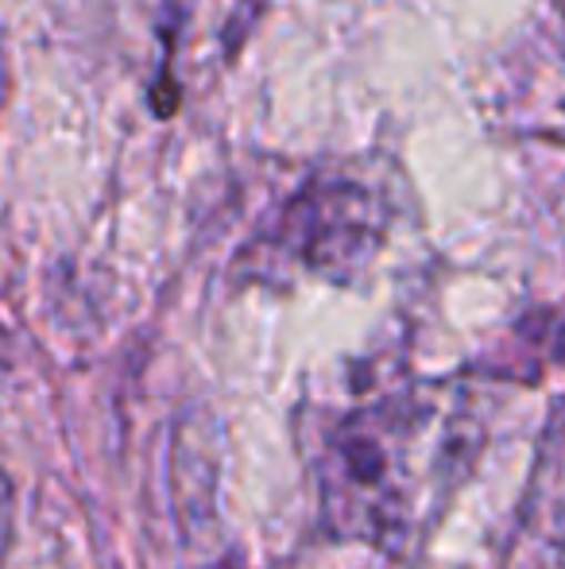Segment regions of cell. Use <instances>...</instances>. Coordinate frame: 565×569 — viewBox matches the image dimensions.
<instances>
[{"mask_svg": "<svg viewBox=\"0 0 565 569\" xmlns=\"http://www.w3.org/2000/svg\"><path fill=\"white\" fill-rule=\"evenodd\" d=\"M4 86H8V67H4V54H0V101H4Z\"/></svg>", "mask_w": 565, "mask_h": 569, "instance_id": "cell-5", "label": "cell"}, {"mask_svg": "<svg viewBox=\"0 0 565 569\" xmlns=\"http://www.w3.org/2000/svg\"><path fill=\"white\" fill-rule=\"evenodd\" d=\"M12 480L0 472V562L8 555V542H12Z\"/></svg>", "mask_w": 565, "mask_h": 569, "instance_id": "cell-4", "label": "cell"}, {"mask_svg": "<svg viewBox=\"0 0 565 569\" xmlns=\"http://www.w3.org/2000/svg\"><path fill=\"white\" fill-rule=\"evenodd\" d=\"M473 453V427L423 396H392L325 430L317 450L322 516L341 539L395 547L445 472Z\"/></svg>", "mask_w": 565, "mask_h": 569, "instance_id": "cell-1", "label": "cell"}, {"mask_svg": "<svg viewBox=\"0 0 565 569\" xmlns=\"http://www.w3.org/2000/svg\"><path fill=\"white\" fill-rule=\"evenodd\" d=\"M264 0H109L159 113H171L190 90L233 62Z\"/></svg>", "mask_w": 565, "mask_h": 569, "instance_id": "cell-2", "label": "cell"}, {"mask_svg": "<svg viewBox=\"0 0 565 569\" xmlns=\"http://www.w3.org/2000/svg\"><path fill=\"white\" fill-rule=\"evenodd\" d=\"M384 240V206L353 179H314L286 206L280 244L294 263L325 279H353Z\"/></svg>", "mask_w": 565, "mask_h": 569, "instance_id": "cell-3", "label": "cell"}]
</instances>
